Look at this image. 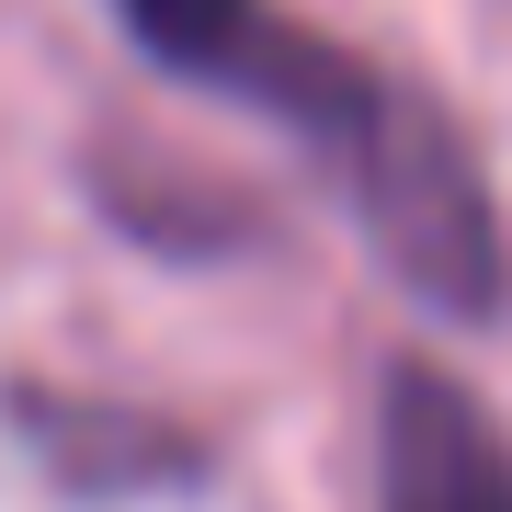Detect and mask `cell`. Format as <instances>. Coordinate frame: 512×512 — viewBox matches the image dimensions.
I'll list each match as a JSON object with an SVG mask.
<instances>
[{
    "mask_svg": "<svg viewBox=\"0 0 512 512\" xmlns=\"http://www.w3.org/2000/svg\"><path fill=\"white\" fill-rule=\"evenodd\" d=\"M114 23H126V46L148 69L274 114V126L330 171V194L353 205L365 251L433 319L490 330L512 308L501 194H490V171H478L467 126L421 92V80H399L387 57H353L342 35L274 12V0H114Z\"/></svg>",
    "mask_w": 512,
    "mask_h": 512,
    "instance_id": "1",
    "label": "cell"
},
{
    "mask_svg": "<svg viewBox=\"0 0 512 512\" xmlns=\"http://www.w3.org/2000/svg\"><path fill=\"white\" fill-rule=\"evenodd\" d=\"M376 512H512V433L467 376L399 365L376 399Z\"/></svg>",
    "mask_w": 512,
    "mask_h": 512,
    "instance_id": "2",
    "label": "cell"
},
{
    "mask_svg": "<svg viewBox=\"0 0 512 512\" xmlns=\"http://www.w3.org/2000/svg\"><path fill=\"white\" fill-rule=\"evenodd\" d=\"M12 421L35 433V456L69 478V490H103V501H126V490H183V478L205 467L171 421H126V410H92V399H46V387H23Z\"/></svg>",
    "mask_w": 512,
    "mask_h": 512,
    "instance_id": "3",
    "label": "cell"
}]
</instances>
